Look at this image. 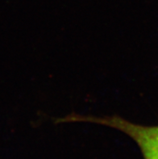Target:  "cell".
<instances>
[{"label":"cell","mask_w":158,"mask_h":159,"mask_svg":"<svg viewBox=\"0 0 158 159\" xmlns=\"http://www.w3.org/2000/svg\"><path fill=\"white\" fill-rule=\"evenodd\" d=\"M58 123L65 122H90L113 128L132 138L138 145L144 159H158V125L145 126L132 123L119 116H92L72 113L62 117Z\"/></svg>","instance_id":"1"}]
</instances>
